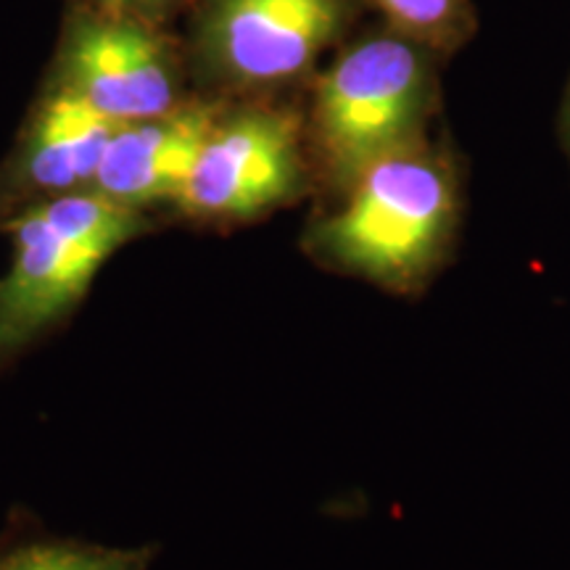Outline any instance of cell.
Masks as SVG:
<instances>
[{
    "mask_svg": "<svg viewBox=\"0 0 570 570\" xmlns=\"http://www.w3.org/2000/svg\"><path fill=\"white\" fill-rule=\"evenodd\" d=\"M156 547H111L48 531L0 537V570H151Z\"/></svg>",
    "mask_w": 570,
    "mask_h": 570,
    "instance_id": "cell-9",
    "label": "cell"
},
{
    "mask_svg": "<svg viewBox=\"0 0 570 570\" xmlns=\"http://www.w3.org/2000/svg\"><path fill=\"white\" fill-rule=\"evenodd\" d=\"M428 63L410 35H373L325 71L315 98L317 138L333 180L352 185L370 164L415 142Z\"/></svg>",
    "mask_w": 570,
    "mask_h": 570,
    "instance_id": "cell-3",
    "label": "cell"
},
{
    "mask_svg": "<svg viewBox=\"0 0 570 570\" xmlns=\"http://www.w3.org/2000/svg\"><path fill=\"white\" fill-rule=\"evenodd\" d=\"M217 114L212 104H177L159 117L117 125L90 190L138 212L177 204Z\"/></svg>",
    "mask_w": 570,
    "mask_h": 570,
    "instance_id": "cell-7",
    "label": "cell"
},
{
    "mask_svg": "<svg viewBox=\"0 0 570 570\" xmlns=\"http://www.w3.org/2000/svg\"><path fill=\"white\" fill-rule=\"evenodd\" d=\"M346 19V0H217L206 56L225 80L277 85L302 77Z\"/></svg>",
    "mask_w": 570,
    "mask_h": 570,
    "instance_id": "cell-5",
    "label": "cell"
},
{
    "mask_svg": "<svg viewBox=\"0 0 570 570\" xmlns=\"http://www.w3.org/2000/svg\"><path fill=\"white\" fill-rule=\"evenodd\" d=\"M98 3L109 6V9H127V6H151L161 3V0H98Z\"/></svg>",
    "mask_w": 570,
    "mask_h": 570,
    "instance_id": "cell-11",
    "label": "cell"
},
{
    "mask_svg": "<svg viewBox=\"0 0 570 570\" xmlns=\"http://www.w3.org/2000/svg\"><path fill=\"white\" fill-rule=\"evenodd\" d=\"M0 275V370L67 323L119 248L148 233L146 212L85 188L9 214Z\"/></svg>",
    "mask_w": 570,
    "mask_h": 570,
    "instance_id": "cell-1",
    "label": "cell"
},
{
    "mask_svg": "<svg viewBox=\"0 0 570 570\" xmlns=\"http://www.w3.org/2000/svg\"><path fill=\"white\" fill-rule=\"evenodd\" d=\"M61 85L114 125L159 117L183 104L167 48L125 19L75 21L63 48Z\"/></svg>",
    "mask_w": 570,
    "mask_h": 570,
    "instance_id": "cell-6",
    "label": "cell"
},
{
    "mask_svg": "<svg viewBox=\"0 0 570 570\" xmlns=\"http://www.w3.org/2000/svg\"><path fill=\"white\" fill-rule=\"evenodd\" d=\"M404 35L444 40L462 21L465 0H377Z\"/></svg>",
    "mask_w": 570,
    "mask_h": 570,
    "instance_id": "cell-10",
    "label": "cell"
},
{
    "mask_svg": "<svg viewBox=\"0 0 570 570\" xmlns=\"http://www.w3.org/2000/svg\"><path fill=\"white\" fill-rule=\"evenodd\" d=\"M454 219V185L417 142L383 156L348 185L312 233L320 259L375 283L407 285L436 262Z\"/></svg>",
    "mask_w": 570,
    "mask_h": 570,
    "instance_id": "cell-2",
    "label": "cell"
},
{
    "mask_svg": "<svg viewBox=\"0 0 570 570\" xmlns=\"http://www.w3.org/2000/svg\"><path fill=\"white\" fill-rule=\"evenodd\" d=\"M114 130L109 117L59 85L32 114L6 185L11 194L35 196L32 204L90 188Z\"/></svg>",
    "mask_w": 570,
    "mask_h": 570,
    "instance_id": "cell-8",
    "label": "cell"
},
{
    "mask_svg": "<svg viewBox=\"0 0 570 570\" xmlns=\"http://www.w3.org/2000/svg\"><path fill=\"white\" fill-rule=\"evenodd\" d=\"M302 177L298 125L291 114L219 111L175 206L206 223L252 219L291 202Z\"/></svg>",
    "mask_w": 570,
    "mask_h": 570,
    "instance_id": "cell-4",
    "label": "cell"
}]
</instances>
